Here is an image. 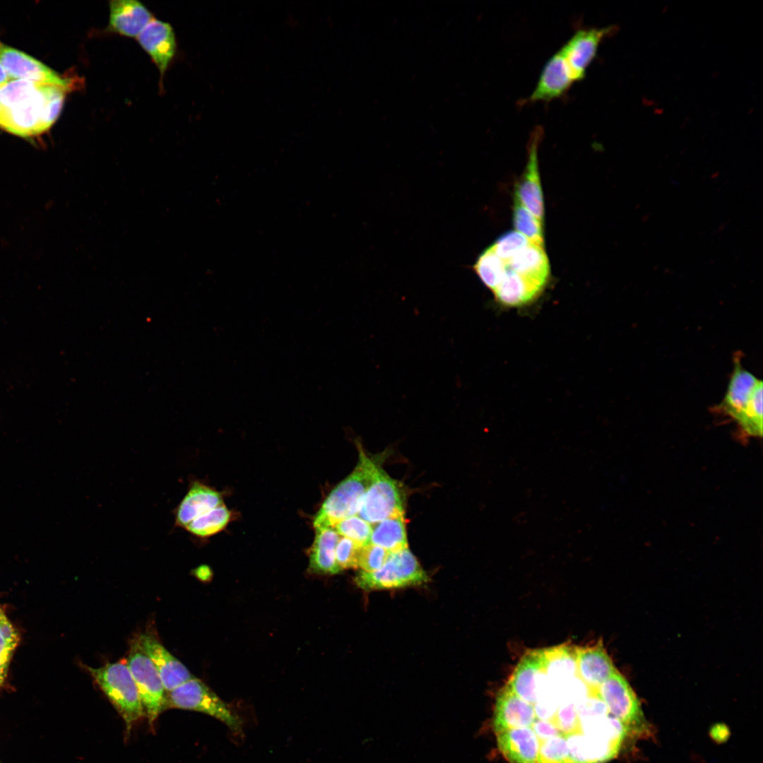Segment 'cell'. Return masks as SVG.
Instances as JSON below:
<instances>
[{"label": "cell", "mask_w": 763, "mask_h": 763, "mask_svg": "<svg viewBox=\"0 0 763 763\" xmlns=\"http://www.w3.org/2000/svg\"><path fill=\"white\" fill-rule=\"evenodd\" d=\"M195 576L202 581H208L212 576L211 571L210 568L206 565H202L197 567L194 571Z\"/></svg>", "instance_id": "cell-32"}, {"label": "cell", "mask_w": 763, "mask_h": 763, "mask_svg": "<svg viewBox=\"0 0 763 763\" xmlns=\"http://www.w3.org/2000/svg\"><path fill=\"white\" fill-rule=\"evenodd\" d=\"M175 708L206 714L225 723L233 733H240L242 722L203 681L194 678L166 694L165 709Z\"/></svg>", "instance_id": "cell-4"}, {"label": "cell", "mask_w": 763, "mask_h": 763, "mask_svg": "<svg viewBox=\"0 0 763 763\" xmlns=\"http://www.w3.org/2000/svg\"><path fill=\"white\" fill-rule=\"evenodd\" d=\"M506 268L544 290L550 278V265L543 245L531 242L506 261Z\"/></svg>", "instance_id": "cell-17"}, {"label": "cell", "mask_w": 763, "mask_h": 763, "mask_svg": "<svg viewBox=\"0 0 763 763\" xmlns=\"http://www.w3.org/2000/svg\"><path fill=\"white\" fill-rule=\"evenodd\" d=\"M136 39L162 76L176 52L175 34L171 25L153 18Z\"/></svg>", "instance_id": "cell-15"}, {"label": "cell", "mask_w": 763, "mask_h": 763, "mask_svg": "<svg viewBox=\"0 0 763 763\" xmlns=\"http://www.w3.org/2000/svg\"><path fill=\"white\" fill-rule=\"evenodd\" d=\"M369 543L379 545L390 552L408 548L404 514L385 519L372 524Z\"/></svg>", "instance_id": "cell-21"}, {"label": "cell", "mask_w": 763, "mask_h": 763, "mask_svg": "<svg viewBox=\"0 0 763 763\" xmlns=\"http://www.w3.org/2000/svg\"><path fill=\"white\" fill-rule=\"evenodd\" d=\"M0 61L10 80L25 79L44 84L71 88V78H63L40 61L18 49L0 42Z\"/></svg>", "instance_id": "cell-11"}, {"label": "cell", "mask_w": 763, "mask_h": 763, "mask_svg": "<svg viewBox=\"0 0 763 763\" xmlns=\"http://www.w3.org/2000/svg\"><path fill=\"white\" fill-rule=\"evenodd\" d=\"M136 639L158 670L165 691L170 692L195 678L153 633H141Z\"/></svg>", "instance_id": "cell-12"}, {"label": "cell", "mask_w": 763, "mask_h": 763, "mask_svg": "<svg viewBox=\"0 0 763 763\" xmlns=\"http://www.w3.org/2000/svg\"><path fill=\"white\" fill-rule=\"evenodd\" d=\"M599 692L610 714L622 723L627 733L639 734L649 730L637 695L617 669L599 686Z\"/></svg>", "instance_id": "cell-7"}, {"label": "cell", "mask_w": 763, "mask_h": 763, "mask_svg": "<svg viewBox=\"0 0 763 763\" xmlns=\"http://www.w3.org/2000/svg\"><path fill=\"white\" fill-rule=\"evenodd\" d=\"M5 614L0 608V621L5 617Z\"/></svg>", "instance_id": "cell-35"}, {"label": "cell", "mask_w": 763, "mask_h": 763, "mask_svg": "<svg viewBox=\"0 0 763 763\" xmlns=\"http://www.w3.org/2000/svg\"><path fill=\"white\" fill-rule=\"evenodd\" d=\"M428 581L427 574L408 548L390 552L380 569L371 572L361 570L355 578L357 586L365 591L404 588Z\"/></svg>", "instance_id": "cell-5"}, {"label": "cell", "mask_w": 763, "mask_h": 763, "mask_svg": "<svg viewBox=\"0 0 763 763\" xmlns=\"http://www.w3.org/2000/svg\"><path fill=\"white\" fill-rule=\"evenodd\" d=\"M126 661L136 683L145 716L153 726L160 714L166 709L165 690L160 676L136 638L130 644Z\"/></svg>", "instance_id": "cell-6"}, {"label": "cell", "mask_w": 763, "mask_h": 763, "mask_svg": "<svg viewBox=\"0 0 763 763\" xmlns=\"http://www.w3.org/2000/svg\"><path fill=\"white\" fill-rule=\"evenodd\" d=\"M543 136V128L536 126L528 141L526 168L515 190V196L521 204L541 222L544 216V203L539 176L538 150Z\"/></svg>", "instance_id": "cell-10"}, {"label": "cell", "mask_w": 763, "mask_h": 763, "mask_svg": "<svg viewBox=\"0 0 763 763\" xmlns=\"http://www.w3.org/2000/svg\"><path fill=\"white\" fill-rule=\"evenodd\" d=\"M762 380L743 368L741 355L736 354L726 393L716 408L734 420L746 435H762Z\"/></svg>", "instance_id": "cell-1"}, {"label": "cell", "mask_w": 763, "mask_h": 763, "mask_svg": "<svg viewBox=\"0 0 763 763\" xmlns=\"http://www.w3.org/2000/svg\"><path fill=\"white\" fill-rule=\"evenodd\" d=\"M575 83L564 59L557 50L545 64L532 93L520 105L550 102L564 96Z\"/></svg>", "instance_id": "cell-14"}, {"label": "cell", "mask_w": 763, "mask_h": 763, "mask_svg": "<svg viewBox=\"0 0 763 763\" xmlns=\"http://www.w3.org/2000/svg\"><path fill=\"white\" fill-rule=\"evenodd\" d=\"M18 641L16 629L5 616L0 621V661L9 663Z\"/></svg>", "instance_id": "cell-31"}, {"label": "cell", "mask_w": 763, "mask_h": 763, "mask_svg": "<svg viewBox=\"0 0 763 763\" xmlns=\"http://www.w3.org/2000/svg\"><path fill=\"white\" fill-rule=\"evenodd\" d=\"M473 268L485 286L493 292L504 277L506 262L496 254L490 246L478 256Z\"/></svg>", "instance_id": "cell-22"}, {"label": "cell", "mask_w": 763, "mask_h": 763, "mask_svg": "<svg viewBox=\"0 0 763 763\" xmlns=\"http://www.w3.org/2000/svg\"><path fill=\"white\" fill-rule=\"evenodd\" d=\"M359 449L355 469L326 497L314 519V528L333 527L341 520L357 514L379 465L362 447Z\"/></svg>", "instance_id": "cell-2"}, {"label": "cell", "mask_w": 763, "mask_h": 763, "mask_svg": "<svg viewBox=\"0 0 763 763\" xmlns=\"http://www.w3.org/2000/svg\"><path fill=\"white\" fill-rule=\"evenodd\" d=\"M40 83L37 90L28 97L8 109H2L0 126L22 137H30L43 133L42 117L44 96Z\"/></svg>", "instance_id": "cell-13"}, {"label": "cell", "mask_w": 763, "mask_h": 763, "mask_svg": "<svg viewBox=\"0 0 763 763\" xmlns=\"http://www.w3.org/2000/svg\"><path fill=\"white\" fill-rule=\"evenodd\" d=\"M531 242L524 235L514 230L502 235L491 247L496 254L506 262Z\"/></svg>", "instance_id": "cell-28"}, {"label": "cell", "mask_w": 763, "mask_h": 763, "mask_svg": "<svg viewBox=\"0 0 763 763\" xmlns=\"http://www.w3.org/2000/svg\"><path fill=\"white\" fill-rule=\"evenodd\" d=\"M542 223L514 196L513 223L516 231L532 242L543 245Z\"/></svg>", "instance_id": "cell-25"}, {"label": "cell", "mask_w": 763, "mask_h": 763, "mask_svg": "<svg viewBox=\"0 0 763 763\" xmlns=\"http://www.w3.org/2000/svg\"><path fill=\"white\" fill-rule=\"evenodd\" d=\"M230 519V511L222 504L196 517L184 529L199 538L209 537L223 530Z\"/></svg>", "instance_id": "cell-23"}, {"label": "cell", "mask_w": 763, "mask_h": 763, "mask_svg": "<svg viewBox=\"0 0 763 763\" xmlns=\"http://www.w3.org/2000/svg\"><path fill=\"white\" fill-rule=\"evenodd\" d=\"M390 552L372 543L361 548L358 567L362 571L371 572L380 569L386 562Z\"/></svg>", "instance_id": "cell-29"}, {"label": "cell", "mask_w": 763, "mask_h": 763, "mask_svg": "<svg viewBox=\"0 0 763 763\" xmlns=\"http://www.w3.org/2000/svg\"><path fill=\"white\" fill-rule=\"evenodd\" d=\"M309 554V569L319 574H336L342 571L337 564L336 550L341 536L331 526L315 528Z\"/></svg>", "instance_id": "cell-20"}, {"label": "cell", "mask_w": 763, "mask_h": 763, "mask_svg": "<svg viewBox=\"0 0 763 763\" xmlns=\"http://www.w3.org/2000/svg\"><path fill=\"white\" fill-rule=\"evenodd\" d=\"M404 513V495L401 486L379 464L357 515L373 524Z\"/></svg>", "instance_id": "cell-8"}, {"label": "cell", "mask_w": 763, "mask_h": 763, "mask_svg": "<svg viewBox=\"0 0 763 763\" xmlns=\"http://www.w3.org/2000/svg\"><path fill=\"white\" fill-rule=\"evenodd\" d=\"M222 504L220 492L199 481H194L175 509V526L184 528L196 517Z\"/></svg>", "instance_id": "cell-18"}, {"label": "cell", "mask_w": 763, "mask_h": 763, "mask_svg": "<svg viewBox=\"0 0 763 763\" xmlns=\"http://www.w3.org/2000/svg\"><path fill=\"white\" fill-rule=\"evenodd\" d=\"M333 528L341 536L352 540L361 547L370 542L372 524L357 515L341 520Z\"/></svg>", "instance_id": "cell-26"}, {"label": "cell", "mask_w": 763, "mask_h": 763, "mask_svg": "<svg viewBox=\"0 0 763 763\" xmlns=\"http://www.w3.org/2000/svg\"><path fill=\"white\" fill-rule=\"evenodd\" d=\"M361 546L352 540L341 537L336 550V560L341 570L357 568Z\"/></svg>", "instance_id": "cell-30"}, {"label": "cell", "mask_w": 763, "mask_h": 763, "mask_svg": "<svg viewBox=\"0 0 763 763\" xmlns=\"http://www.w3.org/2000/svg\"><path fill=\"white\" fill-rule=\"evenodd\" d=\"M0 88H1V87H0ZM2 109H3V108H2V106H1V103H0V114H1V111H2Z\"/></svg>", "instance_id": "cell-36"}, {"label": "cell", "mask_w": 763, "mask_h": 763, "mask_svg": "<svg viewBox=\"0 0 763 763\" xmlns=\"http://www.w3.org/2000/svg\"><path fill=\"white\" fill-rule=\"evenodd\" d=\"M575 649L578 673L591 686H599L616 669L602 643Z\"/></svg>", "instance_id": "cell-19"}, {"label": "cell", "mask_w": 763, "mask_h": 763, "mask_svg": "<svg viewBox=\"0 0 763 763\" xmlns=\"http://www.w3.org/2000/svg\"><path fill=\"white\" fill-rule=\"evenodd\" d=\"M8 663V662L0 661V687L6 679Z\"/></svg>", "instance_id": "cell-33"}, {"label": "cell", "mask_w": 763, "mask_h": 763, "mask_svg": "<svg viewBox=\"0 0 763 763\" xmlns=\"http://www.w3.org/2000/svg\"><path fill=\"white\" fill-rule=\"evenodd\" d=\"M44 96V107L42 117V131L45 132L59 117L69 88L56 84L40 85Z\"/></svg>", "instance_id": "cell-24"}, {"label": "cell", "mask_w": 763, "mask_h": 763, "mask_svg": "<svg viewBox=\"0 0 763 763\" xmlns=\"http://www.w3.org/2000/svg\"><path fill=\"white\" fill-rule=\"evenodd\" d=\"M9 81H10V78H9V77H8L7 73H6V71L5 70L4 67L3 66V65H2V64H1V62L0 61V87L5 85Z\"/></svg>", "instance_id": "cell-34"}, {"label": "cell", "mask_w": 763, "mask_h": 763, "mask_svg": "<svg viewBox=\"0 0 763 763\" xmlns=\"http://www.w3.org/2000/svg\"><path fill=\"white\" fill-rule=\"evenodd\" d=\"M96 684L118 711L129 731L145 716L138 692L126 661L107 663L99 668L86 666Z\"/></svg>", "instance_id": "cell-3"}, {"label": "cell", "mask_w": 763, "mask_h": 763, "mask_svg": "<svg viewBox=\"0 0 763 763\" xmlns=\"http://www.w3.org/2000/svg\"><path fill=\"white\" fill-rule=\"evenodd\" d=\"M153 18L150 11L139 1L112 0L107 30L125 37H137Z\"/></svg>", "instance_id": "cell-16"}, {"label": "cell", "mask_w": 763, "mask_h": 763, "mask_svg": "<svg viewBox=\"0 0 763 763\" xmlns=\"http://www.w3.org/2000/svg\"><path fill=\"white\" fill-rule=\"evenodd\" d=\"M40 83L25 79L10 80L0 88V103L8 109L35 93Z\"/></svg>", "instance_id": "cell-27"}, {"label": "cell", "mask_w": 763, "mask_h": 763, "mask_svg": "<svg viewBox=\"0 0 763 763\" xmlns=\"http://www.w3.org/2000/svg\"><path fill=\"white\" fill-rule=\"evenodd\" d=\"M617 30L615 25L579 28L561 47L558 51L575 83L584 78L603 40L614 35Z\"/></svg>", "instance_id": "cell-9"}]
</instances>
